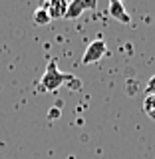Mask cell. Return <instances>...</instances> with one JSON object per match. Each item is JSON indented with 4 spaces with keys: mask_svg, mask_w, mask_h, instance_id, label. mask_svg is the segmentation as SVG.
Here are the masks:
<instances>
[{
    "mask_svg": "<svg viewBox=\"0 0 155 159\" xmlns=\"http://www.w3.org/2000/svg\"><path fill=\"white\" fill-rule=\"evenodd\" d=\"M143 111L151 119H155V93L153 96H145V99H143Z\"/></svg>",
    "mask_w": 155,
    "mask_h": 159,
    "instance_id": "cell-7",
    "label": "cell"
},
{
    "mask_svg": "<svg viewBox=\"0 0 155 159\" xmlns=\"http://www.w3.org/2000/svg\"><path fill=\"white\" fill-rule=\"evenodd\" d=\"M107 12H109V16H112L113 20H117V22H121V24H129V22H131V18H129V14H127L125 6H123V2H119V0H112V2H109Z\"/></svg>",
    "mask_w": 155,
    "mask_h": 159,
    "instance_id": "cell-5",
    "label": "cell"
},
{
    "mask_svg": "<svg viewBox=\"0 0 155 159\" xmlns=\"http://www.w3.org/2000/svg\"><path fill=\"white\" fill-rule=\"evenodd\" d=\"M88 8H96V0L89 2V0H74V2H68V12H66V18L68 20H76L82 16L84 10Z\"/></svg>",
    "mask_w": 155,
    "mask_h": 159,
    "instance_id": "cell-4",
    "label": "cell"
},
{
    "mask_svg": "<svg viewBox=\"0 0 155 159\" xmlns=\"http://www.w3.org/2000/svg\"><path fill=\"white\" fill-rule=\"evenodd\" d=\"M52 22V18L48 16V12L44 10L42 6L36 8V12H34V24H38V26H46V24Z\"/></svg>",
    "mask_w": 155,
    "mask_h": 159,
    "instance_id": "cell-6",
    "label": "cell"
},
{
    "mask_svg": "<svg viewBox=\"0 0 155 159\" xmlns=\"http://www.w3.org/2000/svg\"><path fill=\"white\" fill-rule=\"evenodd\" d=\"M106 52H107V46H106V42H103L102 38L93 40V42H89V44H88L86 52H84V56H82V64H84V66H89V64H96V62H99V60H102L103 56H106Z\"/></svg>",
    "mask_w": 155,
    "mask_h": 159,
    "instance_id": "cell-2",
    "label": "cell"
},
{
    "mask_svg": "<svg viewBox=\"0 0 155 159\" xmlns=\"http://www.w3.org/2000/svg\"><path fill=\"white\" fill-rule=\"evenodd\" d=\"M153 93H155V76L147 80V86H145V96H153Z\"/></svg>",
    "mask_w": 155,
    "mask_h": 159,
    "instance_id": "cell-8",
    "label": "cell"
},
{
    "mask_svg": "<svg viewBox=\"0 0 155 159\" xmlns=\"http://www.w3.org/2000/svg\"><path fill=\"white\" fill-rule=\"evenodd\" d=\"M42 8L48 12V16L52 20H60V18H66L68 2H66V0H50V2L42 4Z\"/></svg>",
    "mask_w": 155,
    "mask_h": 159,
    "instance_id": "cell-3",
    "label": "cell"
},
{
    "mask_svg": "<svg viewBox=\"0 0 155 159\" xmlns=\"http://www.w3.org/2000/svg\"><path fill=\"white\" fill-rule=\"evenodd\" d=\"M70 80H76L72 74H66V72H60L58 66H56V60L48 64L46 72H44L42 80H40V88L46 89V92H56V89L62 86V84L70 82Z\"/></svg>",
    "mask_w": 155,
    "mask_h": 159,
    "instance_id": "cell-1",
    "label": "cell"
}]
</instances>
